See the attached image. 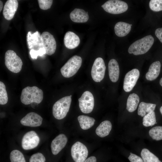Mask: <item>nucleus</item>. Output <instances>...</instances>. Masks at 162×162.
I'll list each match as a JSON object with an SVG mask.
<instances>
[{"instance_id": "ea45409f", "label": "nucleus", "mask_w": 162, "mask_h": 162, "mask_svg": "<svg viewBox=\"0 0 162 162\" xmlns=\"http://www.w3.org/2000/svg\"><path fill=\"white\" fill-rule=\"evenodd\" d=\"M160 110L161 114L162 115V106L160 108Z\"/></svg>"}, {"instance_id": "c9c22d12", "label": "nucleus", "mask_w": 162, "mask_h": 162, "mask_svg": "<svg viewBox=\"0 0 162 162\" xmlns=\"http://www.w3.org/2000/svg\"><path fill=\"white\" fill-rule=\"evenodd\" d=\"M155 33L156 36L162 43V28H157L155 31Z\"/></svg>"}, {"instance_id": "20e7f679", "label": "nucleus", "mask_w": 162, "mask_h": 162, "mask_svg": "<svg viewBox=\"0 0 162 162\" xmlns=\"http://www.w3.org/2000/svg\"><path fill=\"white\" fill-rule=\"evenodd\" d=\"M82 62V59L80 56L77 55L73 56L61 68L62 74L67 78L73 76L81 67Z\"/></svg>"}, {"instance_id": "a211bd4d", "label": "nucleus", "mask_w": 162, "mask_h": 162, "mask_svg": "<svg viewBox=\"0 0 162 162\" xmlns=\"http://www.w3.org/2000/svg\"><path fill=\"white\" fill-rule=\"evenodd\" d=\"M70 16L72 21L77 23L86 22L89 18L87 12L83 9L76 8L70 13Z\"/></svg>"}, {"instance_id": "412c9836", "label": "nucleus", "mask_w": 162, "mask_h": 162, "mask_svg": "<svg viewBox=\"0 0 162 162\" xmlns=\"http://www.w3.org/2000/svg\"><path fill=\"white\" fill-rule=\"evenodd\" d=\"M132 24L119 22L117 23L114 27L116 35L119 37H123L127 35L130 32Z\"/></svg>"}, {"instance_id": "c85d7f7f", "label": "nucleus", "mask_w": 162, "mask_h": 162, "mask_svg": "<svg viewBox=\"0 0 162 162\" xmlns=\"http://www.w3.org/2000/svg\"><path fill=\"white\" fill-rule=\"evenodd\" d=\"M10 159L11 162H26L22 153L17 150H13L10 152Z\"/></svg>"}, {"instance_id": "5701e85b", "label": "nucleus", "mask_w": 162, "mask_h": 162, "mask_svg": "<svg viewBox=\"0 0 162 162\" xmlns=\"http://www.w3.org/2000/svg\"><path fill=\"white\" fill-rule=\"evenodd\" d=\"M140 101V98L136 94H130L127 99L126 109L130 112H133L136 109Z\"/></svg>"}, {"instance_id": "423d86ee", "label": "nucleus", "mask_w": 162, "mask_h": 162, "mask_svg": "<svg viewBox=\"0 0 162 162\" xmlns=\"http://www.w3.org/2000/svg\"><path fill=\"white\" fill-rule=\"evenodd\" d=\"M101 7L106 12L112 14L124 13L128 9V4L119 0H110L106 1Z\"/></svg>"}, {"instance_id": "4c0bfd02", "label": "nucleus", "mask_w": 162, "mask_h": 162, "mask_svg": "<svg viewBox=\"0 0 162 162\" xmlns=\"http://www.w3.org/2000/svg\"><path fill=\"white\" fill-rule=\"evenodd\" d=\"M3 7V3L1 0L0 1V12H1L2 10Z\"/></svg>"}, {"instance_id": "9b49d317", "label": "nucleus", "mask_w": 162, "mask_h": 162, "mask_svg": "<svg viewBox=\"0 0 162 162\" xmlns=\"http://www.w3.org/2000/svg\"><path fill=\"white\" fill-rule=\"evenodd\" d=\"M40 142V138L34 131L27 132L24 135L22 141V146L26 150L33 149L36 147Z\"/></svg>"}, {"instance_id": "f8f14e48", "label": "nucleus", "mask_w": 162, "mask_h": 162, "mask_svg": "<svg viewBox=\"0 0 162 162\" xmlns=\"http://www.w3.org/2000/svg\"><path fill=\"white\" fill-rule=\"evenodd\" d=\"M140 72L137 69H134L125 75L124 81L123 89L126 92L132 90L140 76Z\"/></svg>"}, {"instance_id": "9d476101", "label": "nucleus", "mask_w": 162, "mask_h": 162, "mask_svg": "<svg viewBox=\"0 0 162 162\" xmlns=\"http://www.w3.org/2000/svg\"><path fill=\"white\" fill-rule=\"evenodd\" d=\"M41 38L46 53L50 56L54 54L56 49V44L53 35L48 32H44L41 34Z\"/></svg>"}, {"instance_id": "cd10ccee", "label": "nucleus", "mask_w": 162, "mask_h": 162, "mask_svg": "<svg viewBox=\"0 0 162 162\" xmlns=\"http://www.w3.org/2000/svg\"><path fill=\"white\" fill-rule=\"evenodd\" d=\"M149 134L154 140H162V126H156L152 128L149 131Z\"/></svg>"}, {"instance_id": "58836bf2", "label": "nucleus", "mask_w": 162, "mask_h": 162, "mask_svg": "<svg viewBox=\"0 0 162 162\" xmlns=\"http://www.w3.org/2000/svg\"><path fill=\"white\" fill-rule=\"evenodd\" d=\"M159 83L160 85L162 86V77L160 80Z\"/></svg>"}, {"instance_id": "f704fd0d", "label": "nucleus", "mask_w": 162, "mask_h": 162, "mask_svg": "<svg viewBox=\"0 0 162 162\" xmlns=\"http://www.w3.org/2000/svg\"><path fill=\"white\" fill-rule=\"evenodd\" d=\"M128 159L130 162H144L142 159L136 155L130 153Z\"/></svg>"}, {"instance_id": "ddd939ff", "label": "nucleus", "mask_w": 162, "mask_h": 162, "mask_svg": "<svg viewBox=\"0 0 162 162\" xmlns=\"http://www.w3.org/2000/svg\"><path fill=\"white\" fill-rule=\"evenodd\" d=\"M43 118L38 114L33 112H29L22 118L20 123L22 125L31 127L40 126L42 123Z\"/></svg>"}, {"instance_id": "2eb2a0df", "label": "nucleus", "mask_w": 162, "mask_h": 162, "mask_svg": "<svg viewBox=\"0 0 162 162\" xmlns=\"http://www.w3.org/2000/svg\"><path fill=\"white\" fill-rule=\"evenodd\" d=\"M68 138L63 134L56 136L52 141L51 147L52 153L54 155L58 154L66 146Z\"/></svg>"}, {"instance_id": "c756f323", "label": "nucleus", "mask_w": 162, "mask_h": 162, "mask_svg": "<svg viewBox=\"0 0 162 162\" xmlns=\"http://www.w3.org/2000/svg\"><path fill=\"white\" fill-rule=\"evenodd\" d=\"M8 98L4 83L0 81V104L4 105L8 102Z\"/></svg>"}, {"instance_id": "39448f33", "label": "nucleus", "mask_w": 162, "mask_h": 162, "mask_svg": "<svg viewBox=\"0 0 162 162\" xmlns=\"http://www.w3.org/2000/svg\"><path fill=\"white\" fill-rule=\"evenodd\" d=\"M4 59L5 65L10 71L17 73L21 70L22 62L14 51L11 50H7L5 53Z\"/></svg>"}, {"instance_id": "4468645a", "label": "nucleus", "mask_w": 162, "mask_h": 162, "mask_svg": "<svg viewBox=\"0 0 162 162\" xmlns=\"http://www.w3.org/2000/svg\"><path fill=\"white\" fill-rule=\"evenodd\" d=\"M27 41L28 47L30 50L33 49L37 51L43 48L41 35L38 31L32 34L31 32H28L27 35Z\"/></svg>"}, {"instance_id": "b1692460", "label": "nucleus", "mask_w": 162, "mask_h": 162, "mask_svg": "<svg viewBox=\"0 0 162 162\" xmlns=\"http://www.w3.org/2000/svg\"><path fill=\"white\" fill-rule=\"evenodd\" d=\"M156 106L155 104L141 102L138 109V114L142 117H144L147 114L154 111Z\"/></svg>"}, {"instance_id": "a878e982", "label": "nucleus", "mask_w": 162, "mask_h": 162, "mask_svg": "<svg viewBox=\"0 0 162 162\" xmlns=\"http://www.w3.org/2000/svg\"><path fill=\"white\" fill-rule=\"evenodd\" d=\"M141 155L144 162H161L156 156L146 148L142 150Z\"/></svg>"}, {"instance_id": "0eeeda50", "label": "nucleus", "mask_w": 162, "mask_h": 162, "mask_svg": "<svg viewBox=\"0 0 162 162\" xmlns=\"http://www.w3.org/2000/svg\"><path fill=\"white\" fill-rule=\"evenodd\" d=\"M71 153L72 158L75 162H83L87 157L88 151L84 144L77 141L72 145Z\"/></svg>"}, {"instance_id": "473e14b6", "label": "nucleus", "mask_w": 162, "mask_h": 162, "mask_svg": "<svg viewBox=\"0 0 162 162\" xmlns=\"http://www.w3.org/2000/svg\"><path fill=\"white\" fill-rule=\"evenodd\" d=\"M40 8L43 10H46L50 8L52 4V0H38Z\"/></svg>"}, {"instance_id": "2f4dec72", "label": "nucleus", "mask_w": 162, "mask_h": 162, "mask_svg": "<svg viewBox=\"0 0 162 162\" xmlns=\"http://www.w3.org/2000/svg\"><path fill=\"white\" fill-rule=\"evenodd\" d=\"M45 160L44 156L39 152L34 154L29 159V162H45Z\"/></svg>"}, {"instance_id": "dca6fc26", "label": "nucleus", "mask_w": 162, "mask_h": 162, "mask_svg": "<svg viewBox=\"0 0 162 162\" xmlns=\"http://www.w3.org/2000/svg\"><path fill=\"white\" fill-rule=\"evenodd\" d=\"M18 2L16 0H8L5 4L3 11L4 18L7 20H11L17 10Z\"/></svg>"}, {"instance_id": "bb28decb", "label": "nucleus", "mask_w": 162, "mask_h": 162, "mask_svg": "<svg viewBox=\"0 0 162 162\" xmlns=\"http://www.w3.org/2000/svg\"><path fill=\"white\" fill-rule=\"evenodd\" d=\"M157 123L154 111L147 114L143 117L142 123L145 127L152 126Z\"/></svg>"}, {"instance_id": "7ed1b4c3", "label": "nucleus", "mask_w": 162, "mask_h": 162, "mask_svg": "<svg viewBox=\"0 0 162 162\" xmlns=\"http://www.w3.org/2000/svg\"><path fill=\"white\" fill-rule=\"evenodd\" d=\"M72 95L63 97L57 101L52 107V114L56 119L64 118L69 111L71 102Z\"/></svg>"}, {"instance_id": "6e6552de", "label": "nucleus", "mask_w": 162, "mask_h": 162, "mask_svg": "<svg viewBox=\"0 0 162 162\" xmlns=\"http://www.w3.org/2000/svg\"><path fill=\"white\" fill-rule=\"evenodd\" d=\"M81 111L84 113L91 112L94 106V99L92 94L89 91L85 92L78 99Z\"/></svg>"}, {"instance_id": "1a4fd4ad", "label": "nucleus", "mask_w": 162, "mask_h": 162, "mask_svg": "<svg viewBox=\"0 0 162 162\" xmlns=\"http://www.w3.org/2000/svg\"><path fill=\"white\" fill-rule=\"evenodd\" d=\"M104 61L101 58L98 57L95 60L92 65L91 74L95 82H100L104 79L106 70Z\"/></svg>"}, {"instance_id": "e433bc0d", "label": "nucleus", "mask_w": 162, "mask_h": 162, "mask_svg": "<svg viewBox=\"0 0 162 162\" xmlns=\"http://www.w3.org/2000/svg\"><path fill=\"white\" fill-rule=\"evenodd\" d=\"M83 162H97V160L95 157L92 156L86 159Z\"/></svg>"}, {"instance_id": "72a5a7b5", "label": "nucleus", "mask_w": 162, "mask_h": 162, "mask_svg": "<svg viewBox=\"0 0 162 162\" xmlns=\"http://www.w3.org/2000/svg\"><path fill=\"white\" fill-rule=\"evenodd\" d=\"M29 53L31 57L33 59H36L38 56H42L46 54L45 50L43 47L37 51L33 49L31 50Z\"/></svg>"}, {"instance_id": "4be33fe9", "label": "nucleus", "mask_w": 162, "mask_h": 162, "mask_svg": "<svg viewBox=\"0 0 162 162\" xmlns=\"http://www.w3.org/2000/svg\"><path fill=\"white\" fill-rule=\"evenodd\" d=\"M112 128L111 122L108 120L102 122L97 128L96 134L101 137H104L108 135Z\"/></svg>"}, {"instance_id": "6ab92c4d", "label": "nucleus", "mask_w": 162, "mask_h": 162, "mask_svg": "<svg viewBox=\"0 0 162 162\" xmlns=\"http://www.w3.org/2000/svg\"><path fill=\"white\" fill-rule=\"evenodd\" d=\"M109 74L110 80L116 82L118 80L119 75V68L117 61L114 59H111L108 65Z\"/></svg>"}, {"instance_id": "f257e3e1", "label": "nucleus", "mask_w": 162, "mask_h": 162, "mask_svg": "<svg viewBox=\"0 0 162 162\" xmlns=\"http://www.w3.org/2000/svg\"><path fill=\"white\" fill-rule=\"evenodd\" d=\"M43 99V91L36 86H27L22 90L20 100L26 105L34 102L40 104Z\"/></svg>"}, {"instance_id": "7c9ffc66", "label": "nucleus", "mask_w": 162, "mask_h": 162, "mask_svg": "<svg viewBox=\"0 0 162 162\" xmlns=\"http://www.w3.org/2000/svg\"><path fill=\"white\" fill-rule=\"evenodd\" d=\"M150 9L154 11L162 10V0H151L149 2Z\"/></svg>"}, {"instance_id": "393cba45", "label": "nucleus", "mask_w": 162, "mask_h": 162, "mask_svg": "<svg viewBox=\"0 0 162 162\" xmlns=\"http://www.w3.org/2000/svg\"><path fill=\"white\" fill-rule=\"evenodd\" d=\"M80 127L83 130H87L94 124L95 120L92 117L84 115H80L78 117Z\"/></svg>"}, {"instance_id": "aec40b11", "label": "nucleus", "mask_w": 162, "mask_h": 162, "mask_svg": "<svg viewBox=\"0 0 162 162\" xmlns=\"http://www.w3.org/2000/svg\"><path fill=\"white\" fill-rule=\"evenodd\" d=\"M161 68V64L159 61L153 62L150 65L148 71L146 75V79L149 81L155 80L159 76Z\"/></svg>"}, {"instance_id": "f3484780", "label": "nucleus", "mask_w": 162, "mask_h": 162, "mask_svg": "<svg viewBox=\"0 0 162 162\" xmlns=\"http://www.w3.org/2000/svg\"><path fill=\"white\" fill-rule=\"evenodd\" d=\"M64 41L66 47L70 49L76 47L80 43L79 37L74 32L70 31L65 33Z\"/></svg>"}, {"instance_id": "f03ea898", "label": "nucleus", "mask_w": 162, "mask_h": 162, "mask_svg": "<svg viewBox=\"0 0 162 162\" xmlns=\"http://www.w3.org/2000/svg\"><path fill=\"white\" fill-rule=\"evenodd\" d=\"M154 42V38L151 35H148L133 43L128 49L130 54L135 55L144 54L151 48Z\"/></svg>"}]
</instances>
